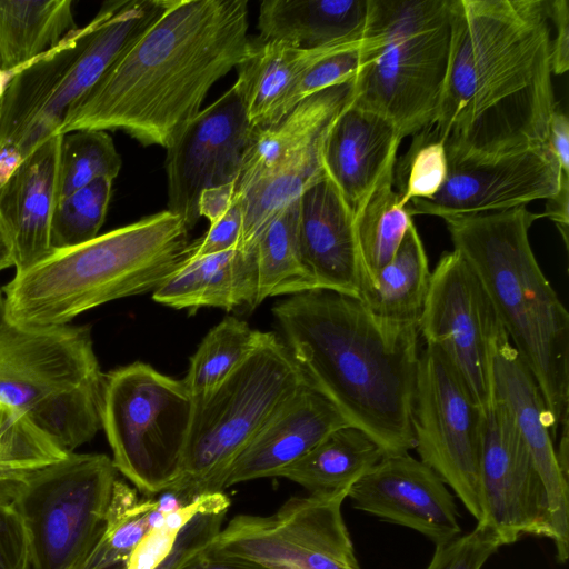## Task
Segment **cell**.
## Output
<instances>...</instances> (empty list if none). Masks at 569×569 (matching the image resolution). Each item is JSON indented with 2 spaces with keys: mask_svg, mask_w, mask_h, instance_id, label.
Returning a JSON list of instances; mask_svg holds the SVG:
<instances>
[{
  "mask_svg": "<svg viewBox=\"0 0 569 569\" xmlns=\"http://www.w3.org/2000/svg\"><path fill=\"white\" fill-rule=\"evenodd\" d=\"M0 569H32L29 532L12 503H0Z\"/></svg>",
  "mask_w": 569,
  "mask_h": 569,
  "instance_id": "41",
  "label": "cell"
},
{
  "mask_svg": "<svg viewBox=\"0 0 569 569\" xmlns=\"http://www.w3.org/2000/svg\"><path fill=\"white\" fill-rule=\"evenodd\" d=\"M258 305L269 297L318 289L302 258L299 200L280 210L256 242Z\"/></svg>",
  "mask_w": 569,
  "mask_h": 569,
  "instance_id": "32",
  "label": "cell"
},
{
  "mask_svg": "<svg viewBox=\"0 0 569 569\" xmlns=\"http://www.w3.org/2000/svg\"><path fill=\"white\" fill-rule=\"evenodd\" d=\"M353 101V82L317 92L278 122L253 129L236 191L243 223L238 249L254 250L268 222L322 179L327 137Z\"/></svg>",
  "mask_w": 569,
  "mask_h": 569,
  "instance_id": "10",
  "label": "cell"
},
{
  "mask_svg": "<svg viewBox=\"0 0 569 569\" xmlns=\"http://www.w3.org/2000/svg\"><path fill=\"white\" fill-rule=\"evenodd\" d=\"M112 182L98 179L54 203L50 220L53 251L73 248L98 237L110 202Z\"/></svg>",
  "mask_w": 569,
  "mask_h": 569,
  "instance_id": "36",
  "label": "cell"
},
{
  "mask_svg": "<svg viewBox=\"0 0 569 569\" xmlns=\"http://www.w3.org/2000/svg\"><path fill=\"white\" fill-rule=\"evenodd\" d=\"M189 228L167 210L52 251L2 289L20 327L64 326L106 302L157 290L190 257Z\"/></svg>",
  "mask_w": 569,
  "mask_h": 569,
  "instance_id": "5",
  "label": "cell"
},
{
  "mask_svg": "<svg viewBox=\"0 0 569 569\" xmlns=\"http://www.w3.org/2000/svg\"><path fill=\"white\" fill-rule=\"evenodd\" d=\"M17 326L10 320L3 289L0 288V347L11 337Z\"/></svg>",
  "mask_w": 569,
  "mask_h": 569,
  "instance_id": "49",
  "label": "cell"
},
{
  "mask_svg": "<svg viewBox=\"0 0 569 569\" xmlns=\"http://www.w3.org/2000/svg\"><path fill=\"white\" fill-rule=\"evenodd\" d=\"M77 28L71 0H0V71L21 69Z\"/></svg>",
  "mask_w": 569,
  "mask_h": 569,
  "instance_id": "30",
  "label": "cell"
},
{
  "mask_svg": "<svg viewBox=\"0 0 569 569\" xmlns=\"http://www.w3.org/2000/svg\"><path fill=\"white\" fill-rule=\"evenodd\" d=\"M348 492L292 497L269 516L238 515L206 552L266 569H361L341 511Z\"/></svg>",
  "mask_w": 569,
  "mask_h": 569,
  "instance_id": "12",
  "label": "cell"
},
{
  "mask_svg": "<svg viewBox=\"0 0 569 569\" xmlns=\"http://www.w3.org/2000/svg\"><path fill=\"white\" fill-rule=\"evenodd\" d=\"M62 133L41 142L18 166L0 192V226L13 252L16 273L52 253L50 220L56 203Z\"/></svg>",
  "mask_w": 569,
  "mask_h": 569,
  "instance_id": "21",
  "label": "cell"
},
{
  "mask_svg": "<svg viewBox=\"0 0 569 569\" xmlns=\"http://www.w3.org/2000/svg\"><path fill=\"white\" fill-rule=\"evenodd\" d=\"M402 139L389 119L352 102L335 121L325 144L323 169L355 213L396 164Z\"/></svg>",
  "mask_w": 569,
  "mask_h": 569,
  "instance_id": "22",
  "label": "cell"
},
{
  "mask_svg": "<svg viewBox=\"0 0 569 569\" xmlns=\"http://www.w3.org/2000/svg\"><path fill=\"white\" fill-rule=\"evenodd\" d=\"M540 213L518 207L445 219L453 249L481 281L511 346L536 379L551 436L568 422L569 313L531 249Z\"/></svg>",
  "mask_w": 569,
  "mask_h": 569,
  "instance_id": "4",
  "label": "cell"
},
{
  "mask_svg": "<svg viewBox=\"0 0 569 569\" xmlns=\"http://www.w3.org/2000/svg\"><path fill=\"white\" fill-rule=\"evenodd\" d=\"M261 333L238 318L226 317L204 336L182 379L193 402L203 399L242 363Z\"/></svg>",
  "mask_w": 569,
  "mask_h": 569,
  "instance_id": "33",
  "label": "cell"
},
{
  "mask_svg": "<svg viewBox=\"0 0 569 569\" xmlns=\"http://www.w3.org/2000/svg\"><path fill=\"white\" fill-rule=\"evenodd\" d=\"M348 425L339 410L307 383L236 459L226 488L259 478L277 477L329 433Z\"/></svg>",
  "mask_w": 569,
  "mask_h": 569,
  "instance_id": "24",
  "label": "cell"
},
{
  "mask_svg": "<svg viewBox=\"0 0 569 569\" xmlns=\"http://www.w3.org/2000/svg\"><path fill=\"white\" fill-rule=\"evenodd\" d=\"M482 520L502 546L525 536L552 539L548 498L532 457L508 409L492 401L481 452Z\"/></svg>",
  "mask_w": 569,
  "mask_h": 569,
  "instance_id": "17",
  "label": "cell"
},
{
  "mask_svg": "<svg viewBox=\"0 0 569 569\" xmlns=\"http://www.w3.org/2000/svg\"><path fill=\"white\" fill-rule=\"evenodd\" d=\"M302 258L318 289L357 297L359 257L355 212L325 176L299 199Z\"/></svg>",
  "mask_w": 569,
  "mask_h": 569,
  "instance_id": "23",
  "label": "cell"
},
{
  "mask_svg": "<svg viewBox=\"0 0 569 569\" xmlns=\"http://www.w3.org/2000/svg\"><path fill=\"white\" fill-rule=\"evenodd\" d=\"M237 197L236 183H227L204 189L198 201V212L210 224L223 217Z\"/></svg>",
  "mask_w": 569,
  "mask_h": 569,
  "instance_id": "45",
  "label": "cell"
},
{
  "mask_svg": "<svg viewBox=\"0 0 569 569\" xmlns=\"http://www.w3.org/2000/svg\"><path fill=\"white\" fill-rule=\"evenodd\" d=\"M179 535L162 527L149 529L126 560V569H158L170 555Z\"/></svg>",
  "mask_w": 569,
  "mask_h": 569,
  "instance_id": "43",
  "label": "cell"
},
{
  "mask_svg": "<svg viewBox=\"0 0 569 569\" xmlns=\"http://www.w3.org/2000/svg\"><path fill=\"white\" fill-rule=\"evenodd\" d=\"M395 167L388 169L361 208L355 213L360 282H370L395 257L413 224L400 193L393 189Z\"/></svg>",
  "mask_w": 569,
  "mask_h": 569,
  "instance_id": "31",
  "label": "cell"
},
{
  "mask_svg": "<svg viewBox=\"0 0 569 569\" xmlns=\"http://www.w3.org/2000/svg\"><path fill=\"white\" fill-rule=\"evenodd\" d=\"M156 499H140L137 490L117 479L102 532L76 569H110L126 565L130 552L149 530L148 512Z\"/></svg>",
  "mask_w": 569,
  "mask_h": 569,
  "instance_id": "34",
  "label": "cell"
},
{
  "mask_svg": "<svg viewBox=\"0 0 569 569\" xmlns=\"http://www.w3.org/2000/svg\"><path fill=\"white\" fill-rule=\"evenodd\" d=\"M206 551L197 556L180 569H266L237 558L209 556Z\"/></svg>",
  "mask_w": 569,
  "mask_h": 569,
  "instance_id": "48",
  "label": "cell"
},
{
  "mask_svg": "<svg viewBox=\"0 0 569 569\" xmlns=\"http://www.w3.org/2000/svg\"><path fill=\"white\" fill-rule=\"evenodd\" d=\"M170 0H110L87 24L82 49L19 143L27 158L41 142L61 133L69 109L166 11Z\"/></svg>",
  "mask_w": 569,
  "mask_h": 569,
  "instance_id": "18",
  "label": "cell"
},
{
  "mask_svg": "<svg viewBox=\"0 0 569 569\" xmlns=\"http://www.w3.org/2000/svg\"><path fill=\"white\" fill-rule=\"evenodd\" d=\"M455 0H368L352 103L402 138L436 119L446 82Z\"/></svg>",
  "mask_w": 569,
  "mask_h": 569,
  "instance_id": "6",
  "label": "cell"
},
{
  "mask_svg": "<svg viewBox=\"0 0 569 569\" xmlns=\"http://www.w3.org/2000/svg\"><path fill=\"white\" fill-rule=\"evenodd\" d=\"M154 301L192 312L202 307L233 310L258 306L254 250L232 249L188 258L157 290Z\"/></svg>",
  "mask_w": 569,
  "mask_h": 569,
  "instance_id": "25",
  "label": "cell"
},
{
  "mask_svg": "<svg viewBox=\"0 0 569 569\" xmlns=\"http://www.w3.org/2000/svg\"><path fill=\"white\" fill-rule=\"evenodd\" d=\"M362 40L315 63L296 83L284 103V116L306 98L330 87L353 82L361 64Z\"/></svg>",
  "mask_w": 569,
  "mask_h": 569,
  "instance_id": "38",
  "label": "cell"
},
{
  "mask_svg": "<svg viewBox=\"0 0 569 569\" xmlns=\"http://www.w3.org/2000/svg\"><path fill=\"white\" fill-rule=\"evenodd\" d=\"M243 223L242 202L237 193L228 212L210 224L206 234L190 244V257L226 252L238 248Z\"/></svg>",
  "mask_w": 569,
  "mask_h": 569,
  "instance_id": "42",
  "label": "cell"
},
{
  "mask_svg": "<svg viewBox=\"0 0 569 569\" xmlns=\"http://www.w3.org/2000/svg\"><path fill=\"white\" fill-rule=\"evenodd\" d=\"M542 217L549 218L558 228L566 248L569 233V176L563 174L559 190L547 199Z\"/></svg>",
  "mask_w": 569,
  "mask_h": 569,
  "instance_id": "47",
  "label": "cell"
},
{
  "mask_svg": "<svg viewBox=\"0 0 569 569\" xmlns=\"http://www.w3.org/2000/svg\"><path fill=\"white\" fill-rule=\"evenodd\" d=\"M448 173L431 199H415L411 216L449 219L526 207L548 199L560 188L563 173L548 144L496 157L447 153Z\"/></svg>",
  "mask_w": 569,
  "mask_h": 569,
  "instance_id": "15",
  "label": "cell"
},
{
  "mask_svg": "<svg viewBox=\"0 0 569 569\" xmlns=\"http://www.w3.org/2000/svg\"><path fill=\"white\" fill-rule=\"evenodd\" d=\"M552 76L549 0H455L446 82L426 129L460 157L547 146Z\"/></svg>",
  "mask_w": 569,
  "mask_h": 569,
  "instance_id": "1",
  "label": "cell"
},
{
  "mask_svg": "<svg viewBox=\"0 0 569 569\" xmlns=\"http://www.w3.org/2000/svg\"><path fill=\"white\" fill-rule=\"evenodd\" d=\"M418 329L427 346L446 356L486 415L493 401L495 348L506 331L478 276L455 249L431 272Z\"/></svg>",
  "mask_w": 569,
  "mask_h": 569,
  "instance_id": "14",
  "label": "cell"
},
{
  "mask_svg": "<svg viewBox=\"0 0 569 569\" xmlns=\"http://www.w3.org/2000/svg\"><path fill=\"white\" fill-rule=\"evenodd\" d=\"M117 469L103 453L69 452L16 480L10 503L31 542L32 569H76L100 537Z\"/></svg>",
  "mask_w": 569,
  "mask_h": 569,
  "instance_id": "11",
  "label": "cell"
},
{
  "mask_svg": "<svg viewBox=\"0 0 569 569\" xmlns=\"http://www.w3.org/2000/svg\"><path fill=\"white\" fill-rule=\"evenodd\" d=\"M361 40L311 49L252 40L250 54L237 67L234 83L252 128H264L282 119L286 100L300 78L326 56Z\"/></svg>",
  "mask_w": 569,
  "mask_h": 569,
  "instance_id": "26",
  "label": "cell"
},
{
  "mask_svg": "<svg viewBox=\"0 0 569 569\" xmlns=\"http://www.w3.org/2000/svg\"><path fill=\"white\" fill-rule=\"evenodd\" d=\"M306 385L286 343L274 333L262 332L242 363L193 402L180 476L168 490L183 505L223 491L236 459Z\"/></svg>",
  "mask_w": 569,
  "mask_h": 569,
  "instance_id": "8",
  "label": "cell"
},
{
  "mask_svg": "<svg viewBox=\"0 0 569 569\" xmlns=\"http://www.w3.org/2000/svg\"><path fill=\"white\" fill-rule=\"evenodd\" d=\"M272 313L307 383L350 426L386 456L415 449L418 326L382 321L357 297L329 289L292 295Z\"/></svg>",
  "mask_w": 569,
  "mask_h": 569,
  "instance_id": "3",
  "label": "cell"
},
{
  "mask_svg": "<svg viewBox=\"0 0 569 569\" xmlns=\"http://www.w3.org/2000/svg\"><path fill=\"white\" fill-rule=\"evenodd\" d=\"M493 399L509 411L545 486L557 560L565 563L569 545L568 478L558 463L551 421L541 390L503 332L492 361Z\"/></svg>",
  "mask_w": 569,
  "mask_h": 569,
  "instance_id": "20",
  "label": "cell"
},
{
  "mask_svg": "<svg viewBox=\"0 0 569 569\" xmlns=\"http://www.w3.org/2000/svg\"><path fill=\"white\" fill-rule=\"evenodd\" d=\"M485 416L446 356L426 345L420 352L412 411L415 449L477 522L482 520Z\"/></svg>",
  "mask_w": 569,
  "mask_h": 569,
  "instance_id": "13",
  "label": "cell"
},
{
  "mask_svg": "<svg viewBox=\"0 0 569 569\" xmlns=\"http://www.w3.org/2000/svg\"><path fill=\"white\" fill-rule=\"evenodd\" d=\"M385 456L376 440L348 425L329 433L277 477L300 485L310 495L349 491Z\"/></svg>",
  "mask_w": 569,
  "mask_h": 569,
  "instance_id": "29",
  "label": "cell"
},
{
  "mask_svg": "<svg viewBox=\"0 0 569 569\" xmlns=\"http://www.w3.org/2000/svg\"><path fill=\"white\" fill-rule=\"evenodd\" d=\"M448 173L443 141L427 129L413 136L411 147L395 167L393 184L400 193V204L407 207L415 199H431L442 188Z\"/></svg>",
  "mask_w": 569,
  "mask_h": 569,
  "instance_id": "37",
  "label": "cell"
},
{
  "mask_svg": "<svg viewBox=\"0 0 569 569\" xmlns=\"http://www.w3.org/2000/svg\"><path fill=\"white\" fill-rule=\"evenodd\" d=\"M103 381L87 326H17L0 347V402L67 452L101 428Z\"/></svg>",
  "mask_w": 569,
  "mask_h": 569,
  "instance_id": "7",
  "label": "cell"
},
{
  "mask_svg": "<svg viewBox=\"0 0 569 569\" xmlns=\"http://www.w3.org/2000/svg\"><path fill=\"white\" fill-rule=\"evenodd\" d=\"M193 400L182 380L133 362L104 375L101 428L112 462L137 490L156 495L180 476Z\"/></svg>",
  "mask_w": 569,
  "mask_h": 569,
  "instance_id": "9",
  "label": "cell"
},
{
  "mask_svg": "<svg viewBox=\"0 0 569 569\" xmlns=\"http://www.w3.org/2000/svg\"><path fill=\"white\" fill-rule=\"evenodd\" d=\"M549 19L555 27L551 38V66L555 76L569 69V7L567 0H549Z\"/></svg>",
  "mask_w": 569,
  "mask_h": 569,
  "instance_id": "44",
  "label": "cell"
},
{
  "mask_svg": "<svg viewBox=\"0 0 569 569\" xmlns=\"http://www.w3.org/2000/svg\"><path fill=\"white\" fill-rule=\"evenodd\" d=\"M431 272L415 224L392 260L370 282H360L357 298L378 319L401 326H418L427 299Z\"/></svg>",
  "mask_w": 569,
  "mask_h": 569,
  "instance_id": "28",
  "label": "cell"
},
{
  "mask_svg": "<svg viewBox=\"0 0 569 569\" xmlns=\"http://www.w3.org/2000/svg\"><path fill=\"white\" fill-rule=\"evenodd\" d=\"M547 144L562 172L569 176V120L558 107L549 121Z\"/></svg>",
  "mask_w": 569,
  "mask_h": 569,
  "instance_id": "46",
  "label": "cell"
},
{
  "mask_svg": "<svg viewBox=\"0 0 569 569\" xmlns=\"http://www.w3.org/2000/svg\"><path fill=\"white\" fill-rule=\"evenodd\" d=\"M367 16L368 0H264L257 39L308 49L356 41Z\"/></svg>",
  "mask_w": 569,
  "mask_h": 569,
  "instance_id": "27",
  "label": "cell"
},
{
  "mask_svg": "<svg viewBox=\"0 0 569 569\" xmlns=\"http://www.w3.org/2000/svg\"><path fill=\"white\" fill-rule=\"evenodd\" d=\"M246 107L233 84L200 112L168 147V210L192 229L200 219L198 201L211 187L237 183L252 137Z\"/></svg>",
  "mask_w": 569,
  "mask_h": 569,
  "instance_id": "16",
  "label": "cell"
},
{
  "mask_svg": "<svg viewBox=\"0 0 569 569\" xmlns=\"http://www.w3.org/2000/svg\"><path fill=\"white\" fill-rule=\"evenodd\" d=\"M14 267L13 252L11 243L0 226V271Z\"/></svg>",
  "mask_w": 569,
  "mask_h": 569,
  "instance_id": "51",
  "label": "cell"
},
{
  "mask_svg": "<svg viewBox=\"0 0 569 569\" xmlns=\"http://www.w3.org/2000/svg\"><path fill=\"white\" fill-rule=\"evenodd\" d=\"M502 546L497 532L485 522L473 530L436 546L426 569H481Z\"/></svg>",
  "mask_w": 569,
  "mask_h": 569,
  "instance_id": "39",
  "label": "cell"
},
{
  "mask_svg": "<svg viewBox=\"0 0 569 569\" xmlns=\"http://www.w3.org/2000/svg\"><path fill=\"white\" fill-rule=\"evenodd\" d=\"M227 511H208L197 515L179 533L173 549L158 569H180L204 552L220 532Z\"/></svg>",
  "mask_w": 569,
  "mask_h": 569,
  "instance_id": "40",
  "label": "cell"
},
{
  "mask_svg": "<svg viewBox=\"0 0 569 569\" xmlns=\"http://www.w3.org/2000/svg\"><path fill=\"white\" fill-rule=\"evenodd\" d=\"M560 443L558 450H556L558 463L561 471L568 478L569 470V437H568V422L561 427Z\"/></svg>",
  "mask_w": 569,
  "mask_h": 569,
  "instance_id": "50",
  "label": "cell"
},
{
  "mask_svg": "<svg viewBox=\"0 0 569 569\" xmlns=\"http://www.w3.org/2000/svg\"><path fill=\"white\" fill-rule=\"evenodd\" d=\"M247 0H170L161 17L71 106L61 133L122 130L170 147L211 87L252 50Z\"/></svg>",
  "mask_w": 569,
  "mask_h": 569,
  "instance_id": "2",
  "label": "cell"
},
{
  "mask_svg": "<svg viewBox=\"0 0 569 569\" xmlns=\"http://www.w3.org/2000/svg\"><path fill=\"white\" fill-rule=\"evenodd\" d=\"M121 164V157L106 131L76 130L62 134L56 202L98 179L113 181Z\"/></svg>",
  "mask_w": 569,
  "mask_h": 569,
  "instance_id": "35",
  "label": "cell"
},
{
  "mask_svg": "<svg viewBox=\"0 0 569 569\" xmlns=\"http://www.w3.org/2000/svg\"><path fill=\"white\" fill-rule=\"evenodd\" d=\"M352 507L413 529L436 546L461 532L453 495L409 452L385 456L349 489Z\"/></svg>",
  "mask_w": 569,
  "mask_h": 569,
  "instance_id": "19",
  "label": "cell"
}]
</instances>
